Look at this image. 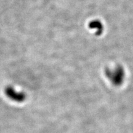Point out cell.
Listing matches in <instances>:
<instances>
[{"label": "cell", "mask_w": 133, "mask_h": 133, "mask_svg": "<svg viewBox=\"0 0 133 133\" xmlns=\"http://www.w3.org/2000/svg\"><path fill=\"white\" fill-rule=\"evenodd\" d=\"M5 94L9 99L14 102L21 103L24 102L25 100V94H24V93L18 92L11 87L6 88L5 90Z\"/></svg>", "instance_id": "obj_1"}]
</instances>
